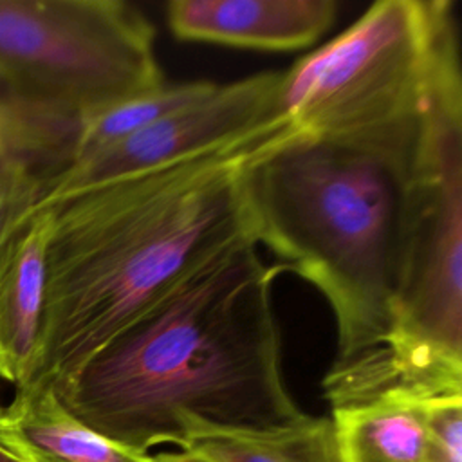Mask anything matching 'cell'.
I'll return each mask as SVG.
<instances>
[{"label":"cell","mask_w":462,"mask_h":462,"mask_svg":"<svg viewBox=\"0 0 462 462\" xmlns=\"http://www.w3.org/2000/svg\"><path fill=\"white\" fill-rule=\"evenodd\" d=\"M384 392L462 395V78L458 31L431 81L404 175V224L392 328L366 357Z\"/></svg>","instance_id":"277c9868"},{"label":"cell","mask_w":462,"mask_h":462,"mask_svg":"<svg viewBox=\"0 0 462 462\" xmlns=\"http://www.w3.org/2000/svg\"><path fill=\"white\" fill-rule=\"evenodd\" d=\"M410 157L298 132L245 171L251 235L323 294L336 321L334 363L377 350L390 334Z\"/></svg>","instance_id":"3957f363"},{"label":"cell","mask_w":462,"mask_h":462,"mask_svg":"<svg viewBox=\"0 0 462 462\" xmlns=\"http://www.w3.org/2000/svg\"><path fill=\"white\" fill-rule=\"evenodd\" d=\"M0 462H23V460L18 458L14 453H11L9 449H5V448L0 444Z\"/></svg>","instance_id":"ac0fdd59"},{"label":"cell","mask_w":462,"mask_h":462,"mask_svg":"<svg viewBox=\"0 0 462 462\" xmlns=\"http://www.w3.org/2000/svg\"><path fill=\"white\" fill-rule=\"evenodd\" d=\"M401 393L330 410L341 462H420L426 406Z\"/></svg>","instance_id":"8fae6325"},{"label":"cell","mask_w":462,"mask_h":462,"mask_svg":"<svg viewBox=\"0 0 462 462\" xmlns=\"http://www.w3.org/2000/svg\"><path fill=\"white\" fill-rule=\"evenodd\" d=\"M153 462H202L195 457H189L179 449H173V451H159L157 455H152Z\"/></svg>","instance_id":"e0dca14e"},{"label":"cell","mask_w":462,"mask_h":462,"mask_svg":"<svg viewBox=\"0 0 462 462\" xmlns=\"http://www.w3.org/2000/svg\"><path fill=\"white\" fill-rule=\"evenodd\" d=\"M453 32L448 0H379L283 70L276 114L309 137L408 159Z\"/></svg>","instance_id":"5b68a950"},{"label":"cell","mask_w":462,"mask_h":462,"mask_svg":"<svg viewBox=\"0 0 462 462\" xmlns=\"http://www.w3.org/2000/svg\"><path fill=\"white\" fill-rule=\"evenodd\" d=\"M282 78L283 72L267 70L217 83L202 99L65 166L49 182L42 202L195 155L271 121L278 116Z\"/></svg>","instance_id":"52a82bcc"},{"label":"cell","mask_w":462,"mask_h":462,"mask_svg":"<svg viewBox=\"0 0 462 462\" xmlns=\"http://www.w3.org/2000/svg\"><path fill=\"white\" fill-rule=\"evenodd\" d=\"M0 408H2V406H0Z\"/></svg>","instance_id":"d6986e66"},{"label":"cell","mask_w":462,"mask_h":462,"mask_svg":"<svg viewBox=\"0 0 462 462\" xmlns=\"http://www.w3.org/2000/svg\"><path fill=\"white\" fill-rule=\"evenodd\" d=\"M298 132L276 116L195 155L38 204L51 211L45 303L23 388L65 379L179 280L253 236L245 171Z\"/></svg>","instance_id":"7a4b0ae2"},{"label":"cell","mask_w":462,"mask_h":462,"mask_svg":"<svg viewBox=\"0 0 462 462\" xmlns=\"http://www.w3.org/2000/svg\"><path fill=\"white\" fill-rule=\"evenodd\" d=\"M0 79L74 121L166 83L153 23L123 0H0Z\"/></svg>","instance_id":"8992f818"},{"label":"cell","mask_w":462,"mask_h":462,"mask_svg":"<svg viewBox=\"0 0 462 462\" xmlns=\"http://www.w3.org/2000/svg\"><path fill=\"white\" fill-rule=\"evenodd\" d=\"M179 451L202 462H341L330 417L267 431H209L193 435Z\"/></svg>","instance_id":"7c38bea8"},{"label":"cell","mask_w":462,"mask_h":462,"mask_svg":"<svg viewBox=\"0 0 462 462\" xmlns=\"http://www.w3.org/2000/svg\"><path fill=\"white\" fill-rule=\"evenodd\" d=\"M334 0H171L166 22L184 42L254 51H296L336 22Z\"/></svg>","instance_id":"ba28073f"},{"label":"cell","mask_w":462,"mask_h":462,"mask_svg":"<svg viewBox=\"0 0 462 462\" xmlns=\"http://www.w3.org/2000/svg\"><path fill=\"white\" fill-rule=\"evenodd\" d=\"M253 236L227 245L117 330L70 375L60 404L108 440L150 455L209 431H267L305 413L282 370L274 282Z\"/></svg>","instance_id":"6da1fadb"},{"label":"cell","mask_w":462,"mask_h":462,"mask_svg":"<svg viewBox=\"0 0 462 462\" xmlns=\"http://www.w3.org/2000/svg\"><path fill=\"white\" fill-rule=\"evenodd\" d=\"M51 211L36 206L0 240V379L23 388L34 372L45 303Z\"/></svg>","instance_id":"9c48e42d"},{"label":"cell","mask_w":462,"mask_h":462,"mask_svg":"<svg viewBox=\"0 0 462 462\" xmlns=\"http://www.w3.org/2000/svg\"><path fill=\"white\" fill-rule=\"evenodd\" d=\"M0 444L23 462H153L74 419L49 386L14 390L0 408Z\"/></svg>","instance_id":"30bf717a"},{"label":"cell","mask_w":462,"mask_h":462,"mask_svg":"<svg viewBox=\"0 0 462 462\" xmlns=\"http://www.w3.org/2000/svg\"><path fill=\"white\" fill-rule=\"evenodd\" d=\"M79 121L20 103H0V164L13 155L38 153L70 161Z\"/></svg>","instance_id":"5bb4252c"},{"label":"cell","mask_w":462,"mask_h":462,"mask_svg":"<svg viewBox=\"0 0 462 462\" xmlns=\"http://www.w3.org/2000/svg\"><path fill=\"white\" fill-rule=\"evenodd\" d=\"M215 87L217 83L208 79H193L173 85L164 83L81 119L69 164L85 159L150 126L161 117L202 99Z\"/></svg>","instance_id":"4fadbf2b"},{"label":"cell","mask_w":462,"mask_h":462,"mask_svg":"<svg viewBox=\"0 0 462 462\" xmlns=\"http://www.w3.org/2000/svg\"><path fill=\"white\" fill-rule=\"evenodd\" d=\"M63 168V161L38 153L13 155L0 164V240L42 202L49 182Z\"/></svg>","instance_id":"9a60e30c"},{"label":"cell","mask_w":462,"mask_h":462,"mask_svg":"<svg viewBox=\"0 0 462 462\" xmlns=\"http://www.w3.org/2000/svg\"><path fill=\"white\" fill-rule=\"evenodd\" d=\"M420 462H462V395L428 402Z\"/></svg>","instance_id":"2e32d148"}]
</instances>
